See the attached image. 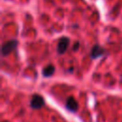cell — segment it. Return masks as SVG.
Listing matches in <instances>:
<instances>
[{
    "label": "cell",
    "mask_w": 122,
    "mask_h": 122,
    "mask_svg": "<svg viewBox=\"0 0 122 122\" xmlns=\"http://www.w3.org/2000/svg\"><path fill=\"white\" fill-rule=\"evenodd\" d=\"M17 46V41L16 40H10L6 42L3 46H2V55H8L9 53H10Z\"/></svg>",
    "instance_id": "6da1fadb"
},
{
    "label": "cell",
    "mask_w": 122,
    "mask_h": 122,
    "mask_svg": "<svg viewBox=\"0 0 122 122\" xmlns=\"http://www.w3.org/2000/svg\"><path fill=\"white\" fill-rule=\"evenodd\" d=\"M44 105H45V101L41 95H39V94L32 95L31 100H30V107L32 109H40Z\"/></svg>",
    "instance_id": "7a4b0ae2"
},
{
    "label": "cell",
    "mask_w": 122,
    "mask_h": 122,
    "mask_svg": "<svg viewBox=\"0 0 122 122\" xmlns=\"http://www.w3.org/2000/svg\"><path fill=\"white\" fill-rule=\"evenodd\" d=\"M69 43H70V40H69L68 37H65V36L62 37L59 40L58 45H57V51H58V53H60V54L64 53L67 51V49H68Z\"/></svg>",
    "instance_id": "3957f363"
},
{
    "label": "cell",
    "mask_w": 122,
    "mask_h": 122,
    "mask_svg": "<svg viewBox=\"0 0 122 122\" xmlns=\"http://www.w3.org/2000/svg\"><path fill=\"white\" fill-rule=\"evenodd\" d=\"M66 107L69 111L71 112H76L77 111V108H78V103L76 102V100L72 97V96H70L67 101H66Z\"/></svg>",
    "instance_id": "277c9868"
},
{
    "label": "cell",
    "mask_w": 122,
    "mask_h": 122,
    "mask_svg": "<svg viewBox=\"0 0 122 122\" xmlns=\"http://www.w3.org/2000/svg\"><path fill=\"white\" fill-rule=\"evenodd\" d=\"M104 51H105V50H104L102 47H100L99 45H95V46H93V48L92 49L91 57L93 58V59H95V58L101 56V55L104 53Z\"/></svg>",
    "instance_id": "5b68a950"
},
{
    "label": "cell",
    "mask_w": 122,
    "mask_h": 122,
    "mask_svg": "<svg viewBox=\"0 0 122 122\" xmlns=\"http://www.w3.org/2000/svg\"><path fill=\"white\" fill-rule=\"evenodd\" d=\"M53 72H54V66L51 65V64H50L46 68H44V70L42 71V73L45 77H50L51 75L53 74Z\"/></svg>",
    "instance_id": "8992f818"
},
{
    "label": "cell",
    "mask_w": 122,
    "mask_h": 122,
    "mask_svg": "<svg viewBox=\"0 0 122 122\" xmlns=\"http://www.w3.org/2000/svg\"><path fill=\"white\" fill-rule=\"evenodd\" d=\"M78 48H79V42H77V43H75V44H74V47H73V51H76V50H78Z\"/></svg>",
    "instance_id": "52a82bcc"
}]
</instances>
